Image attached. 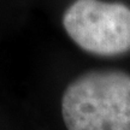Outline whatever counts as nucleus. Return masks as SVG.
I'll list each match as a JSON object with an SVG mask.
<instances>
[{
    "label": "nucleus",
    "instance_id": "1",
    "mask_svg": "<svg viewBox=\"0 0 130 130\" xmlns=\"http://www.w3.org/2000/svg\"><path fill=\"white\" fill-rule=\"evenodd\" d=\"M68 130H130V75L94 70L78 76L61 96Z\"/></svg>",
    "mask_w": 130,
    "mask_h": 130
},
{
    "label": "nucleus",
    "instance_id": "2",
    "mask_svg": "<svg viewBox=\"0 0 130 130\" xmlns=\"http://www.w3.org/2000/svg\"><path fill=\"white\" fill-rule=\"evenodd\" d=\"M63 27L88 53L115 57L130 51V7L125 4L76 0L64 12Z\"/></svg>",
    "mask_w": 130,
    "mask_h": 130
}]
</instances>
